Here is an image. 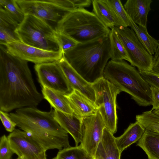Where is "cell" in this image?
<instances>
[{
  "label": "cell",
  "instance_id": "obj_1",
  "mask_svg": "<svg viewBox=\"0 0 159 159\" xmlns=\"http://www.w3.org/2000/svg\"><path fill=\"white\" fill-rule=\"evenodd\" d=\"M37 90L28 61L0 46V110L8 112L25 107H36L43 100Z\"/></svg>",
  "mask_w": 159,
  "mask_h": 159
},
{
  "label": "cell",
  "instance_id": "obj_2",
  "mask_svg": "<svg viewBox=\"0 0 159 159\" xmlns=\"http://www.w3.org/2000/svg\"><path fill=\"white\" fill-rule=\"evenodd\" d=\"M54 110L41 111L36 107H25L9 114L16 126L26 132L46 151L70 147L68 133L54 117Z\"/></svg>",
  "mask_w": 159,
  "mask_h": 159
},
{
  "label": "cell",
  "instance_id": "obj_3",
  "mask_svg": "<svg viewBox=\"0 0 159 159\" xmlns=\"http://www.w3.org/2000/svg\"><path fill=\"white\" fill-rule=\"evenodd\" d=\"M109 36L84 43H78L63 56L70 66L87 81L92 84L103 77L111 58Z\"/></svg>",
  "mask_w": 159,
  "mask_h": 159
},
{
  "label": "cell",
  "instance_id": "obj_4",
  "mask_svg": "<svg viewBox=\"0 0 159 159\" xmlns=\"http://www.w3.org/2000/svg\"><path fill=\"white\" fill-rule=\"evenodd\" d=\"M103 77L121 92L129 94L139 106L147 107L152 105L150 86L139 71L125 60L108 61Z\"/></svg>",
  "mask_w": 159,
  "mask_h": 159
},
{
  "label": "cell",
  "instance_id": "obj_5",
  "mask_svg": "<svg viewBox=\"0 0 159 159\" xmlns=\"http://www.w3.org/2000/svg\"><path fill=\"white\" fill-rule=\"evenodd\" d=\"M110 30L94 13L84 8L70 11L58 23L55 29L78 43L107 37Z\"/></svg>",
  "mask_w": 159,
  "mask_h": 159
},
{
  "label": "cell",
  "instance_id": "obj_6",
  "mask_svg": "<svg viewBox=\"0 0 159 159\" xmlns=\"http://www.w3.org/2000/svg\"><path fill=\"white\" fill-rule=\"evenodd\" d=\"M16 32L20 41L25 44L48 51H62L56 39L55 29L35 16L26 15Z\"/></svg>",
  "mask_w": 159,
  "mask_h": 159
},
{
  "label": "cell",
  "instance_id": "obj_7",
  "mask_svg": "<svg viewBox=\"0 0 159 159\" xmlns=\"http://www.w3.org/2000/svg\"><path fill=\"white\" fill-rule=\"evenodd\" d=\"M26 15L35 16L55 30L58 23L70 11L76 9L70 0H15Z\"/></svg>",
  "mask_w": 159,
  "mask_h": 159
},
{
  "label": "cell",
  "instance_id": "obj_8",
  "mask_svg": "<svg viewBox=\"0 0 159 159\" xmlns=\"http://www.w3.org/2000/svg\"><path fill=\"white\" fill-rule=\"evenodd\" d=\"M95 95V103L106 127L113 134L117 131L118 117L116 98L121 92L103 77L92 84Z\"/></svg>",
  "mask_w": 159,
  "mask_h": 159
},
{
  "label": "cell",
  "instance_id": "obj_9",
  "mask_svg": "<svg viewBox=\"0 0 159 159\" xmlns=\"http://www.w3.org/2000/svg\"><path fill=\"white\" fill-rule=\"evenodd\" d=\"M113 28L125 48L131 65L139 71H152L153 57L139 41L134 30L122 26Z\"/></svg>",
  "mask_w": 159,
  "mask_h": 159
},
{
  "label": "cell",
  "instance_id": "obj_10",
  "mask_svg": "<svg viewBox=\"0 0 159 159\" xmlns=\"http://www.w3.org/2000/svg\"><path fill=\"white\" fill-rule=\"evenodd\" d=\"M34 68L42 87H46L66 95L73 90L58 61L36 64Z\"/></svg>",
  "mask_w": 159,
  "mask_h": 159
},
{
  "label": "cell",
  "instance_id": "obj_11",
  "mask_svg": "<svg viewBox=\"0 0 159 159\" xmlns=\"http://www.w3.org/2000/svg\"><path fill=\"white\" fill-rule=\"evenodd\" d=\"M12 55L35 65L59 61L63 56L62 51L52 52L42 49L25 44L20 41L4 45Z\"/></svg>",
  "mask_w": 159,
  "mask_h": 159
},
{
  "label": "cell",
  "instance_id": "obj_12",
  "mask_svg": "<svg viewBox=\"0 0 159 159\" xmlns=\"http://www.w3.org/2000/svg\"><path fill=\"white\" fill-rule=\"evenodd\" d=\"M14 153L22 159H47L46 151L25 132L15 129L7 136Z\"/></svg>",
  "mask_w": 159,
  "mask_h": 159
},
{
  "label": "cell",
  "instance_id": "obj_13",
  "mask_svg": "<svg viewBox=\"0 0 159 159\" xmlns=\"http://www.w3.org/2000/svg\"><path fill=\"white\" fill-rule=\"evenodd\" d=\"M83 135L80 144L87 152L95 158L106 125L98 111L96 115L83 118Z\"/></svg>",
  "mask_w": 159,
  "mask_h": 159
},
{
  "label": "cell",
  "instance_id": "obj_14",
  "mask_svg": "<svg viewBox=\"0 0 159 159\" xmlns=\"http://www.w3.org/2000/svg\"><path fill=\"white\" fill-rule=\"evenodd\" d=\"M58 61L72 89L80 92L95 102V93L92 84L87 81L70 66L64 56Z\"/></svg>",
  "mask_w": 159,
  "mask_h": 159
},
{
  "label": "cell",
  "instance_id": "obj_15",
  "mask_svg": "<svg viewBox=\"0 0 159 159\" xmlns=\"http://www.w3.org/2000/svg\"><path fill=\"white\" fill-rule=\"evenodd\" d=\"M54 117L60 125L74 139L75 146L82 141L83 135V118L73 112L72 114L54 109Z\"/></svg>",
  "mask_w": 159,
  "mask_h": 159
},
{
  "label": "cell",
  "instance_id": "obj_16",
  "mask_svg": "<svg viewBox=\"0 0 159 159\" xmlns=\"http://www.w3.org/2000/svg\"><path fill=\"white\" fill-rule=\"evenodd\" d=\"M151 0H128L124 7L131 20L139 26L147 28V16L151 10Z\"/></svg>",
  "mask_w": 159,
  "mask_h": 159
},
{
  "label": "cell",
  "instance_id": "obj_17",
  "mask_svg": "<svg viewBox=\"0 0 159 159\" xmlns=\"http://www.w3.org/2000/svg\"><path fill=\"white\" fill-rule=\"evenodd\" d=\"M66 96L73 112L83 118L97 113L98 107L95 102L80 92L73 90Z\"/></svg>",
  "mask_w": 159,
  "mask_h": 159
},
{
  "label": "cell",
  "instance_id": "obj_18",
  "mask_svg": "<svg viewBox=\"0 0 159 159\" xmlns=\"http://www.w3.org/2000/svg\"><path fill=\"white\" fill-rule=\"evenodd\" d=\"M121 153L116 144L113 134L105 127L102 139L98 146L95 158L121 159Z\"/></svg>",
  "mask_w": 159,
  "mask_h": 159
},
{
  "label": "cell",
  "instance_id": "obj_19",
  "mask_svg": "<svg viewBox=\"0 0 159 159\" xmlns=\"http://www.w3.org/2000/svg\"><path fill=\"white\" fill-rule=\"evenodd\" d=\"M92 4L93 12L107 27L111 29L116 27H125L105 0H93Z\"/></svg>",
  "mask_w": 159,
  "mask_h": 159
},
{
  "label": "cell",
  "instance_id": "obj_20",
  "mask_svg": "<svg viewBox=\"0 0 159 159\" xmlns=\"http://www.w3.org/2000/svg\"><path fill=\"white\" fill-rule=\"evenodd\" d=\"M19 25L0 7V44L5 45L20 40L16 31Z\"/></svg>",
  "mask_w": 159,
  "mask_h": 159
},
{
  "label": "cell",
  "instance_id": "obj_21",
  "mask_svg": "<svg viewBox=\"0 0 159 159\" xmlns=\"http://www.w3.org/2000/svg\"><path fill=\"white\" fill-rule=\"evenodd\" d=\"M145 129L138 121L131 124L120 136L115 137L117 147L121 153L127 148L138 141Z\"/></svg>",
  "mask_w": 159,
  "mask_h": 159
},
{
  "label": "cell",
  "instance_id": "obj_22",
  "mask_svg": "<svg viewBox=\"0 0 159 159\" xmlns=\"http://www.w3.org/2000/svg\"><path fill=\"white\" fill-rule=\"evenodd\" d=\"M42 92L44 98L54 109L70 114H73V111L66 94L46 87H42Z\"/></svg>",
  "mask_w": 159,
  "mask_h": 159
},
{
  "label": "cell",
  "instance_id": "obj_23",
  "mask_svg": "<svg viewBox=\"0 0 159 159\" xmlns=\"http://www.w3.org/2000/svg\"><path fill=\"white\" fill-rule=\"evenodd\" d=\"M137 145L141 148L148 159H159V134L145 129Z\"/></svg>",
  "mask_w": 159,
  "mask_h": 159
},
{
  "label": "cell",
  "instance_id": "obj_24",
  "mask_svg": "<svg viewBox=\"0 0 159 159\" xmlns=\"http://www.w3.org/2000/svg\"><path fill=\"white\" fill-rule=\"evenodd\" d=\"M129 18L130 27L134 32L139 41L151 55L154 54L159 45V40H156L149 34L147 28L137 25Z\"/></svg>",
  "mask_w": 159,
  "mask_h": 159
},
{
  "label": "cell",
  "instance_id": "obj_25",
  "mask_svg": "<svg viewBox=\"0 0 159 159\" xmlns=\"http://www.w3.org/2000/svg\"><path fill=\"white\" fill-rule=\"evenodd\" d=\"M109 37L111 47V60H125L130 62L129 58L125 48L113 28L111 29Z\"/></svg>",
  "mask_w": 159,
  "mask_h": 159
},
{
  "label": "cell",
  "instance_id": "obj_26",
  "mask_svg": "<svg viewBox=\"0 0 159 159\" xmlns=\"http://www.w3.org/2000/svg\"><path fill=\"white\" fill-rule=\"evenodd\" d=\"M52 159H95L91 156L80 144L74 147H70L59 150Z\"/></svg>",
  "mask_w": 159,
  "mask_h": 159
},
{
  "label": "cell",
  "instance_id": "obj_27",
  "mask_svg": "<svg viewBox=\"0 0 159 159\" xmlns=\"http://www.w3.org/2000/svg\"><path fill=\"white\" fill-rule=\"evenodd\" d=\"M136 121L139 123L146 129L159 134V116L151 110L137 115Z\"/></svg>",
  "mask_w": 159,
  "mask_h": 159
},
{
  "label": "cell",
  "instance_id": "obj_28",
  "mask_svg": "<svg viewBox=\"0 0 159 159\" xmlns=\"http://www.w3.org/2000/svg\"><path fill=\"white\" fill-rule=\"evenodd\" d=\"M0 7L4 9L19 25L25 18V15L15 0H0Z\"/></svg>",
  "mask_w": 159,
  "mask_h": 159
},
{
  "label": "cell",
  "instance_id": "obj_29",
  "mask_svg": "<svg viewBox=\"0 0 159 159\" xmlns=\"http://www.w3.org/2000/svg\"><path fill=\"white\" fill-rule=\"evenodd\" d=\"M111 8L119 18L123 22L125 27H130L129 18L120 0H105Z\"/></svg>",
  "mask_w": 159,
  "mask_h": 159
},
{
  "label": "cell",
  "instance_id": "obj_30",
  "mask_svg": "<svg viewBox=\"0 0 159 159\" xmlns=\"http://www.w3.org/2000/svg\"><path fill=\"white\" fill-rule=\"evenodd\" d=\"M56 36L59 46L64 53L75 47L78 43L70 37L57 30Z\"/></svg>",
  "mask_w": 159,
  "mask_h": 159
},
{
  "label": "cell",
  "instance_id": "obj_31",
  "mask_svg": "<svg viewBox=\"0 0 159 159\" xmlns=\"http://www.w3.org/2000/svg\"><path fill=\"white\" fill-rule=\"evenodd\" d=\"M14 153L7 137L4 134L0 138V159H11Z\"/></svg>",
  "mask_w": 159,
  "mask_h": 159
},
{
  "label": "cell",
  "instance_id": "obj_32",
  "mask_svg": "<svg viewBox=\"0 0 159 159\" xmlns=\"http://www.w3.org/2000/svg\"><path fill=\"white\" fill-rule=\"evenodd\" d=\"M0 118L2 124L7 131L11 133L14 130L16 124L11 119L9 114L0 110Z\"/></svg>",
  "mask_w": 159,
  "mask_h": 159
},
{
  "label": "cell",
  "instance_id": "obj_33",
  "mask_svg": "<svg viewBox=\"0 0 159 159\" xmlns=\"http://www.w3.org/2000/svg\"><path fill=\"white\" fill-rule=\"evenodd\" d=\"M141 76L150 86L159 87V74L151 71H139Z\"/></svg>",
  "mask_w": 159,
  "mask_h": 159
},
{
  "label": "cell",
  "instance_id": "obj_34",
  "mask_svg": "<svg viewBox=\"0 0 159 159\" xmlns=\"http://www.w3.org/2000/svg\"><path fill=\"white\" fill-rule=\"evenodd\" d=\"M152 111L159 109V87L150 86Z\"/></svg>",
  "mask_w": 159,
  "mask_h": 159
},
{
  "label": "cell",
  "instance_id": "obj_35",
  "mask_svg": "<svg viewBox=\"0 0 159 159\" xmlns=\"http://www.w3.org/2000/svg\"><path fill=\"white\" fill-rule=\"evenodd\" d=\"M76 9L89 7L92 3L91 0H70Z\"/></svg>",
  "mask_w": 159,
  "mask_h": 159
},
{
  "label": "cell",
  "instance_id": "obj_36",
  "mask_svg": "<svg viewBox=\"0 0 159 159\" xmlns=\"http://www.w3.org/2000/svg\"><path fill=\"white\" fill-rule=\"evenodd\" d=\"M152 71L159 74V45L153 57Z\"/></svg>",
  "mask_w": 159,
  "mask_h": 159
},
{
  "label": "cell",
  "instance_id": "obj_37",
  "mask_svg": "<svg viewBox=\"0 0 159 159\" xmlns=\"http://www.w3.org/2000/svg\"><path fill=\"white\" fill-rule=\"evenodd\" d=\"M153 111L155 114L159 116V109L153 110Z\"/></svg>",
  "mask_w": 159,
  "mask_h": 159
},
{
  "label": "cell",
  "instance_id": "obj_38",
  "mask_svg": "<svg viewBox=\"0 0 159 159\" xmlns=\"http://www.w3.org/2000/svg\"><path fill=\"white\" fill-rule=\"evenodd\" d=\"M16 159H22L20 158V157H18V158H17Z\"/></svg>",
  "mask_w": 159,
  "mask_h": 159
},
{
  "label": "cell",
  "instance_id": "obj_39",
  "mask_svg": "<svg viewBox=\"0 0 159 159\" xmlns=\"http://www.w3.org/2000/svg\"><path fill=\"white\" fill-rule=\"evenodd\" d=\"M95 159H99L98 158H95Z\"/></svg>",
  "mask_w": 159,
  "mask_h": 159
},
{
  "label": "cell",
  "instance_id": "obj_40",
  "mask_svg": "<svg viewBox=\"0 0 159 159\" xmlns=\"http://www.w3.org/2000/svg\"></svg>",
  "mask_w": 159,
  "mask_h": 159
}]
</instances>
